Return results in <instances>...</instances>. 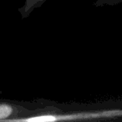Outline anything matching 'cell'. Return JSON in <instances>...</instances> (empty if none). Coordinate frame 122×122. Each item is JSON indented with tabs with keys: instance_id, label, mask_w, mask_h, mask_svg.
I'll return each mask as SVG.
<instances>
[{
	"instance_id": "7a4b0ae2",
	"label": "cell",
	"mask_w": 122,
	"mask_h": 122,
	"mask_svg": "<svg viewBox=\"0 0 122 122\" xmlns=\"http://www.w3.org/2000/svg\"><path fill=\"white\" fill-rule=\"evenodd\" d=\"M42 105L41 99L33 101L0 99V122H16L35 113Z\"/></svg>"
},
{
	"instance_id": "3957f363",
	"label": "cell",
	"mask_w": 122,
	"mask_h": 122,
	"mask_svg": "<svg viewBox=\"0 0 122 122\" xmlns=\"http://www.w3.org/2000/svg\"><path fill=\"white\" fill-rule=\"evenodd\" d=\"M47 0H24V3L19 9L22 19H27L35 9H39Z\"/></svg>"
},
{
	"instance_id": "6da1fadb",
	"label": "cell",
	"mask_w": 122,
	"mask_h": 122,
	"mask_svg": "<svg viewBox=\"0 0 122 122\" xmlns=\"http://www.w3.org/2000/svg\"><path fill=\"white\" fill-rule=\"evenodd\" d=\"M41 100L42 105L35 113L16 122H122V99L90 103Z\"/></svg>"
},
{
	"instance_id": "277c9868",
	"label": "cell",
	"mask_w": 122,
	"mask_h": 122,
	"mask_svg": "<svg viewBox=\"0 0 122 122\" xmlns=\"http://www.w3.org/2000/svg\"><path fill=\"white\" fill-rule=\"evenodd\" d=\"M122 4V0H95L94 6L97 8L105 7V6H115Z\"/></svg>"
}]
</instances>
